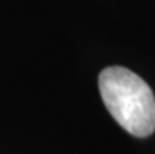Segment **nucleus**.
<instances>
[{
	"mask_svg": "<svg viewBox=\"0 0 155 154\" xmlns=\"http://www.w3.org/2000/svg\"><path fill=\"white\" fill-rule=\"evenodd\" d=\"M99 91L114 121L133 137L155 131V96L150 87L122 66H108L99 74Z\"/></svg>",
	"mask_w": 155,
	"mask_h": 154,
	"instance_id": "obj_1",
	"label": "nucleus"
}]
</instances>
